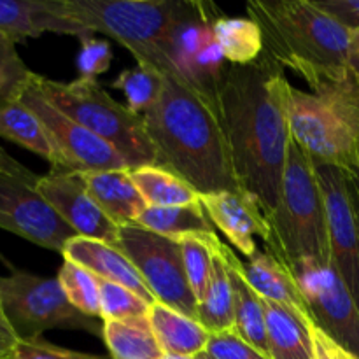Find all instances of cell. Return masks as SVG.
Instances as JSON below:
<instances>
[{
    "instance_id": "6da1fadb",
    "label": "cell",
    "mask_w": 359,
    "mask_h": 359,
    "mask_svg": "<svg viewBox=\"0 0 359 359\" xmlns=\"http://www.w3.org/2000/svg\"><path fill=\"white\" fill-rule=\"evenodd\" d=\"M290 90L283 67L263 53L251 65H228L217 93L235 177L266 214L277 207L283 188Z\"/></svg>"
},
{
    "instance_id": "7a4b0ae2",
    "label": "cell",
    "mask_w": 359,
    "mask_h": 359,
    "mask_svg": "<svg viewBox=\"0 0 359 359\" xmlns=\"http://www.w3.org/2000/svg\"><path fill=\"white\" fill-rule=\"evenodd\" d=\"M156 104L144 112L156 165L184 179L200 195L238 189L219 98L186 79L175 67L161 72Z\"/></svg>"
},
{
    "instance_id": "3957f363",
    "label": "cell",
    "mask_w": 359,
    "mask_h": 359,
    "mask_svg": "<svg viewBox=\"0 0 359 359\" xmlns=\"http://www.w3.org/2000/svg\"><path fill=\"white\" fill-rule=\"evenodd\" d=\"M245 9L262 28L266 55L307 81L311 91L351 79L347 63L353 32L314 0H252Z\"/></svg>"
},
{
    "instance_id": "277c9868",
    "label": "cell",
    "mask_w": 359,
    "mask_h": 359,
    "mask_svg": "<svg viewBox=\"0 0 359 359\" xmlns=\"http://www.w3.org/2000/svg\"><path fill=\"white\" fill-rule=\"evenodd\" d=\"M291 139L316 165L359 174V84L354 79L304 91L291 86Z\"/></svg>"
},
{
    "instance_id": "5b68a950",
    "label": "cell",
    "mask_w": 359,
    "mask_h": 359,
    "mask_svg": "<svg viewBox=\"0 0 359 359\" xmlns=\"http://www.w3.org/2000/svg\"><path fill=\"white\" fill-rule=\"evenodd\" d=\"M269 216L266 251L287 269L304 259L332 263L326 207L316 165L291 139L279 202Z\"/></svg>"
},
{
    "instance_id": "8992f818",
    "label": "cell",
    "mask_w": 359,
    "mask_h": 359,
    "mask_svg": "<svg viewBox=\"0 0 359 359\" xmlns=\"http://www.w3.org/2000/svg\"><path fill=\"white\" fill-rule=\"evenodd\" d=\"M195 2L154 0H65L70 20L90 35L104 34L128 49L137 65L163 72L174 67L168 56L175 27Z\"/></svg>"
},
{
    "instance_id": "52a82bcc",
    "label": "cell",
    "mask_w": 359,
    "mask_h": 359,
    "mask_svg": "<svg viewBox=\"0 0 359 359\" xmlns=\"http://www.w3.org/2000/svg\"><path fill=\"white\" fill-rule=\"evenodd\" d=\"M34 81L55 107L111 144L130 168L156 165V153L142 116L116 102L97 79L77 77L62 83L35 74Z\"/></svg>"
},
{
    "instance_id": "ba28073f",
    "label": "cell",
    "mask_w": 359,
    "mask_h": 359,
    "mask_svg": "<svg viewBox=\"0 0 359 359\" xmlns=\"http://www.w3.org/2000/svg\"><path fill=\"white\" fill-rule=\"evenodd\" d=\"M0 305L18 340L39 339L48 330H83L102 335L97 319L77 311L55 277L11 269L9 276H0Z\"/></svg>"
},
{
    "instance_id": "9c48e42d",
    "label": "cell",
    "mask_w": 359,
    "mask_h": 359,
    "mask_svg": "<svg viewBox=\"0 0 359 359\" xmlns=\"http://www.w3.org/2000/svg\"><path fill=\"white\" fill-rule=\"evenodd\" d=\"M118 249L139 270L154 300L196 319L198 302L189 287L177 238L163 237L137 224H130L121 226Z\"/></svg>"
},
{
    "instance_id": "30bf717a",
    "label": "cell",
    "mask_w": 359,
    "mask_h": 359,
    "mask_svg": "<svg viewBox=\"0 0 359 359\" xmlns=\"http://www.w3.org/2000/svg\"><path fill=\"white\" fill-rule=\"evenodd\" d=\"M35 79V76H34ZM32 79L30 86L20 98L25 105L37 114L51 139L56 151V168L51 170H65L74 174L98 170H130L125 158L105 140L91 133L79 123L63 114L58 107L51 104L35 81Z\"/></svg>"
},
{
    "instance_id": "8fae6325",
    "label": "cell",
    "mask_w": 359,
    "mask_h": 359,
    "mask_svg": "<svg viewBox=\"0 0 359 359\" xmlns=\"http://www.w3.org/2000/svg\"><path fill=\"white\" fill-rule=\"evenodd\" d=\"M316 326L359 358V307L332 263L304 259L291 266Z\"/></svg>"
},
{
    "instance_id": "7c38bea8",
    "label": "cell",
    "mask_w": 359,
    "mask_h": 359,
    "mask_svg": "<svg viewBox=\"0 0 359 359\" xmlns=\"http://www.w3.org/2000/svg\"><path fill=\"white\" fill-rule=\"evenodd\" d=\"M37 182L34 172L0 177V228L62 255L67 242L79 235L39 193Z\"/></svg>"
},
{
    "instance_id": "4fadbf2b",
    "label": "cell",
    "mask_w": 359,
    "mask_h": 359,
    "mask_svg": "<svg viewBox=\"0 0 359 359\" xmlns=\"http://www.w3.org/2000/svg\"><path fill=\"white\" fill-rule=\"evenodd\" d=\"M316 165V163H314ZM326 207L332 265L359 307V200L347 172L316 165Z\"/></svg>"
},
{
    "instance_id": "5bb4252c",
    "label": "cell",
    "mask_w": 359,
    "mask_h": 359,
    "mask_svg": "<svg viewBox=\"0 0 359 359\" xmlns=\"http://www.w3.org/2000/svg\"><path fill=\"white\" fill-rule=\"evenodd\" d=\"M37 189L79 237L118 248L121 226L116 224L90 196L79 174L49 170L41 175Z\"/></svg>"
},
{
    "instance_id": "9a60e30c",
    "label": "cell",
    "mask_w": 359,
    "mask_h": 359,
    "mask_svg": "<svg viewBox=\"0 0 359 359\" xmlns=\"http://www.w3.org/2000/svg\"><path fill=\"white\" fill-rule=\"evenodd\" d=\"M200 202L214 228L223 231L228 242L241 255L251 258L258 251L256 237L262 238L265 244L270 241L269 216L258 198L245 189L200 195Z\"/></svg>"
},
{
    "instance_id": "2e32d148",
    "label": "cell",
    "mask_w": 359,
    "mask_h": 359,
    "mask_svg": "<svg viewBox=\"0 0 359 359\" xmlns=\"http://www.w3.org/2000/svg\"><path fill=\"white\" fill-rule=\"evenodd\" d=\"M0 32L14 42L51 34L91 37L81 25L70 20L65 0H0Z\"/></svg>"
},
{
    "instance_id": "e0dca14e",
    "label": "cell",
    "mask_w": 359,
    "mask_h": 359,
    "mask_svg": "<svg viewBox=\"0 0 359 359\" xmlns=\"http://www.w3.org/2000/svg\"><path fill=\"white\" fill-rule=\"evenodd\" d=\"M62 256L65 262H72L83 266L98 279L121 284L149 304L156 302L151 291L147 290L135 265L116 245L93 241V238L76 237L67 242Z\"/></svg>"
},
{
    "instance_id": "ac0fdd59",
    "label": "cell",
    "mask_w": 359,
    "mask_h": 359,
    "mask_svg": "<svg viewBox=\"0 0 359 359\" xmlns=\"http://www.w3.org/2000/svg\"><path fill=\"white\" fill-rule=\"evenodd\" d=\"M91 198L119 226L135 224L147 203L128 170H98L79 174Z\"/></svg>"
},
{
    "instance_id": "d6986e66",
    "label": "cell",
    "mask_w": 359,
    "mask_h": 359,
    "mask_svg": "<svg viewBox=\"0 0 359 359\" xmlns=\"http://www.w3.org/2000/svg\"><path fill=\"white\" fill-rule=\"evenodd\" d=\"M242 269H244L248 283L259 297L284 305V307L298 312L307 321L314 323L311 312H309L307 302L298 287L297 279L291 270L283 265L276 256L270 255L269 251L258 249L248 262H242Z\"/></svg>"
},
{
    "instance_id": "ffe728a7",
    "label": "cell",
    "mask_w": 359,
    "mask_h": 359,
    "mask_svg": "<svg viewBox=\"0 0 359 359\" xmlns=\"http://www.w3.org/2000/svg\"><path fill=\"white\" fill-rule=\"evenodd\" d=\"M223 258L226 262L228 273H230L231 290H233V318L235 332L248 344H251L256 351L270 359L269 339H266V319L263 300L251 287L244 276L242 262L235 256V252L223 244Z\"/></svg>"
},
{
    "instance_id": "44dd1931",
    "label": "cell",
    "mask_w": 359,
    "mask_h": 359,
    "mask_svg": "<svg viewBox=\"0 0 359 359\" xmlns=\"http://www.w3.org/2000/svg\"><path fill=\"white\" fill-rule=\"evenodd\" d=\"M263 300L266 319L270 359H314L311 330L314 323L302 318L298 312Z\"/></svg>"
},
{
    "instance_id": "7402d4cb",
    "label": "cell",
    "mask_w": 359,
    "mask_h": 359,
    "mask_svg": "<svg viewBox=\"0 0 359 359\" xmlns=\"http://www.w3.org/2000/svg\"><path fill=\"white\" fill-rule=\"evenodd\" d=\"M147 318L165 354L196 358L205 353L210 333L196 319L188 318L160 302L151 305Z\"/></svg>"
},
{
    "instance_id": "603a6c76",
    "label": "cell",
    "mask_w": 359,
    "mask_h": 359,
    "mask_svg": "<svg viewBox=\"0 0 359 359\" xmlns=\"http://www.w3.org/2000/svg\"><path fill=\"white\" fill-rule=\"evenodd\" d=\"M102 339L111 359H160L165 354L147 316L104 321Z\"/></svg>"
},
{
    "instance_id": "cb8c5ba5",
    "label": "cell",
    "mask_w": 359,
    "mask_h": 359,
    "mask_svg": "<svg viewBox=\"0 0 359 359\" xmlns=\"http://www.w3.org/2000/svg\"><path fill=\"white\" fill-rule=\"evenodd\" d=\"M0 137L32 151L56 168V151L44 125L21 100L0 105Z\"/></svg>"
},
{
    "instance_id": "d4e9b609",
    "label": "cell",
    "mask_w": 359,
    "mask_h": 359,
    "mask_svg": "<svg viewBox=\"0 0 359 359\" xmlns=\"http://www.w3.org/2000/svg\"><path fill=\"white\" fill-rule=\"evenodd\" d=\"M133 184L151 207H179L200 202V193L174 172L158 165L130 168Z\"/></svg>"
},
{
    "instance_id": "484cf974",
    "label": "cell",
    "mask_w": 359,
    "mask_h": 359,
    "mask_svg": "<svg viewBox=\"0 0 359 359\" xmlns=\"http://www.w3.org/2000/svg\"><path fill=\"white\" fill-rule=\"evenodd\" d=\"M223 242H219L214 255L212 277L205 298L198 304L200 325L209 333H221L235 330L233 318V290H231L230 273L223 258Z\"/></svg>"
},
{
    "instance_id": "4316f807",
    "label": "cell",
    "mask_w": 359,
    "mask_h": 359,
    "mask_svg": "<svg viewBox=\"0 0 359 359\" xmlns=\"http://www.w3.org/2000/svg\"><path fill=\"white\" fill-rule=\"evenodd\" d=\"M137 226L146 228L153 233L170 238H182L188 235L212 233L214 224L210 223L202 202L179 207H151L137 219Z\"/></svg>"
},
{
    "instance_id": "83f0119b",
    "label": "cell",
    "mask_w": 359,
    "mask_h": 359,
    "mask_svg": "<svg viewBox=\"0 0 359 359\" xmlns=\"http://www.w3.org/2000/svg\"><path fill=\"white\" fill-rule=\"evenodd\" d=\"M214 35L230 65H251L265 53L262 28L251 18H217Z\"/></svg>"
},
{
    "instance_id": "f1b7e54d",
    "label": "cell",
    "mask_w": 359,
    "mask_h": 359,
    "mask_svg": "<svg viewBox=\"0 0 359 359\" xmlns=\"http://www.w3.org/2000/svg\"><path fill=\"white\" fill-rule=\"evenodd\" d=\"M177 241L182 249L189 287H191L196 302L200 304L205 298L207 290H209L210 277H212L214 255H216V248L221 241L216 231L188 235V237L177 238Z\"/></svg>"
},
{
    "instance_id": "f546056e",
    "label": "cell",
    "mask_w": 359,
    "mask_h": 359,
    "mask_svg": "<svg viewBox=\"0 0 359 359\" xmlns=\"http://www.w3.org/2000/svg\"><path fill=\"white\" fill-rule=\"evenodd\" d=\"M111 86L125 95L130 111L142 116L160 98L163 77L156 70L137 65L132 69H123L119 76L112 81Z\"/></svg>"
},
{
    "instance_id": "4dcf8cb0",
    "label": "cell",
    "mask_w": 359,
    "mask_h": 359,
    "mask_svg": "<svg viewBox=\"0 0 359 359\" xmlns=\"http://www.w3.org/2000/svg\"><path fill=\"white\" fill-rule=\"evenodd\" d=\"M56 279L60 280L63 293L67 294L69 302L77 311L90 316V318L102 319L98 277H95L83 266L63 259V265Z\"/></svg>"
},
{
    "instance_id": "1f68e13d",
    "label": "cell",
    "mask_w": 359,
    "mask_h": 359,
    "mask_svg": "<svg viewBox=\"0 0 359 359\" xmlns=\"http://www.w3.org/2000/svg\"><path fill=\"white\" fill-rule=\"evenodd\" d=\"M34 76L35 72L21 60L16 42L0 32V105L20 100Z\"/></svg>"
},
{
    "instance_id": "d6a6232c",
    "label": "cell",
    "mask_w": 359,
    "mask_h": 359,
    "mask_svg": "<svg viewBox=\"0 0 359 359\" xmlns=\"http://www.w3.org/2000/svg\"><path fill=\"white\" fill-rule=\"evenodd\" d=\"M98 286H100L102 321L140 318L149 314V307L153 304L140 298L128 287L104 279H98Z\"/></svg>"
},
{
    "instance_id": "836d02e7",
    "label": "cell",
    "mask_w": 359,
    "mask_h": 359,
    "mask_svg": "<svg viewBox=\"0 0 359 359\" xmlns=\"http://www.w3.org/2000/svg\"><path fill=\"white\" fill-rule=\"evenodd\" d=\"M112 63V48L109 41L97 37L81 39V48L77 53V70L79 77L97 79L98 76L107 72Z\"/></svg>"
},
{
    "instance_id": "e575fe53",
    "label": "cell",
    "mask_w": 359,
    "mask_h": 359,
    "mask_svg": "<svg viewBox=\"0 0 359 359\" xmlns=\"http://www.w3.org/2000/svg\"><path fill=\"white\" fill-rule=\"evenodd\" d=\"M205 353L212 359H269L245 342L235 330L210 333Z\"/></svg>"
},
{
    "instance_id": "d590c367",
    "label": "cell",
    "mask_w": 359,
    "mask_h": 359,
    "mask_svg": "<svg viewBox=\"0 0 359 359\" xmlns=\"http://www.w3.org/2000/svg\"><path fill=\"white\" fill-rule=\"evenodd\" d=\"M14 359H104L95 354L77 353V351L65 349L55 346L42 337L34 340H18L14 347Z\"/></svg>"
},
{
    "instance_id": "8d00e7d4",
    "label": "cell",
    "mask_w": 359,
    "mask_h": 359,
    "mask_svg": "<svg viewBox=\"0 0 359 359\" xmlns=\"http://www.w3.org/2000/svg\"><path fill=\"white\" fill-rule=\"evenodd\" d=\"M316 6L339 21L342 27L356 34L359 32V0H314Z\"/></svg>"
},
{
    "instance_id": "74e56055",
    "label": "cell",
    "mask_w": 359,
    "mask_h": 359,
    "mask_svg": "<svg viewBox=\"0 0 359 359\" xmlns=\"http://www.w3.org/2000/svg\"><path fill=\"white\" fill-rule=\"evenodd\" d=\"M312 351H314V359H359L353 353L346 349L342 344L337 342L333 337L323 332L319 326H312Z\"/></svg>"
},
{
    "instance_id": "f35d334b",
    "label": "cell",
    "mask_w": 359,
    "mask_h": 359,
    "mask_svg": "<svg viewBox=\"0 0 359 359\" xmlns=\"http://www.w3.org/2000/svg\"><path fill=\"white\" fill-rule=\"evenodd\" d=\"M30 174L27 167L20 163V161L14 160L13 156L6 153V151L0 147V177H6V175H27Z\"/></svg>"
},
{
    "instance_id": "ab89813d",
    "label": "cell",
    "mask_w": 359,
    "mask_h": 359,
    "mask_svg": "<svg viewBox=\"0 0 359 359\" xmlns=\"http://www.w3.org/2000/svg\"><path fill=\"white\" fill-rule=\"evenodd\" d=\"M18 344V337L14 335L13 328L9 326L6 318L0 316V349L6 351V353L14 354V347Z\"/></svg>"
},
{
    "instance_id": "60d3db41",
    "label": "cell",
    "mask_w": 359,
    "mask_h": 359,
    "mask_svg": "<svg viewBox=\"0 0 359 359\" xmlns=\"http://www.w3.org/2000/svg\"><path fill=\"white\" fill-rule=\"evenodd\" d=\"M349 76L353 77L354 83L359 84V32L353 34V41H351L349 48Z\"/></svg>"
},
{
    "instance_id": "b9f144b4",
    "label": "cell",
    "mask_w": 359,
    "mask_h": 359,
    "mask_svg": "<svg viewBox=\"0 0 359 359\" xmlns=\"http://www.w3.org/2000/svg\"><path fill=\"white\" fill-rule=\"evenodd\" d=\"M351 179H353L354 189H356V195H358V200H359V174H356V175H351Z\"/></svg>"
},
{
    "instance_id": "7bdbcfd3",
    "label": "cell",
    "mask_w": 359,
    "mask_h": 359,
    "mask_svg": "<svg viewBox=\"0 0 359 359\" xmlns=\"http://www.w3.org/2000/svg\"><path fill=\"white\" fill-rule=\"evenodd\" d=\"M160 359H196V358H189V356H174V354H163Z\"/></svg>"
},
{
    "instance_id": "ee69618b",
    "label": "cell",
    "mask_w": 359,
    "mask_h": 359,
    "mask_svg": "<svg viewBox=\"0 0 359 359\" xmlns=\"http://www.w3.org/2000/svg\"><path fill=\"white\" fill-rule=\"evenodd\" d=\"M0 359H14L13 353H6V351L0 349Z\"/></svg>"
},
{
    "instance_id": "f6af8a7d",
    "label": "cell",
    "mask_w": 359,
    "mask_h": 359,
    "mask_svg": "<svg viewBox=\"0 0 359 359\" xmlns=\"http://www.w3.org/2000/svg\"><path fill=\"white\" fill-rule=\"evenodd\" d=\"M196 359H212V358H210L207 353H202V354H198V356H196Z\"/></svg>"
},
{
    "instance_id": "bcb514c9",
    "label": "cell",
    "mask_w": 359,
    "mask_h": 359,
    "mask_svg": "<svg viewBox=\"0 0 359 359\" xmlns=\"http://www.w3.org/2000/svg\"><path fill=\"white\" fill-rule=\"evenodd\" d=\"M0 316H2V318H4V314H2V305H0Z\"/></svg>"
}]
</instances>
